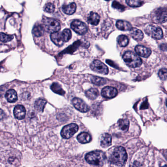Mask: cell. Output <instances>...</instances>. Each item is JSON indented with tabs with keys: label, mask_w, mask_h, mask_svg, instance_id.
Here are the masks:
<instances>
[{
	"label": "cell",
	"mask_w": 167,
	"mask_h": 167,
	"mask_svg": "<svg viewBox=\"0 0 167 167\" xmlns=\"http://www.w3.org/2000/svg\"><path fill=\"white\" fill-rule=\"evenodd\" d=\"M55 6L52 3H48L44 7L45 12L48 13H52L55 12Z\"/></svg>",
	"instance_id": "obj_34"
},
{
	"label": "cell",
	"mask_w": 167,
	"mask_h": 167,
	"mask_svg": "<svg viewBox=\"0 0 167 167\" xmlns=\"http://www.w3.org/2000/svg\"><path fill=\"white\" fill-rule=\"evenodd\" d=\"M105 1H109L110 0H105Z\"/></svg>",
	"instance_id": "obj_37"
},
{
	"label": "cell",
	"mask_w": 167,
	"mask_h": 167,
	"mask_svg": "<svg viewBox=\"0 0 167 167\" xmlns=\"http://www.w3.org/2000/svg\"><path fill=\"white\" fill-rule=\"evenodd\" d=\"M100 141L101 147L104 148H108L111 145V136L108 133H103L100 137Z\"/></svg>",
	"instance_id": "obj_15"
},
{
	"label": "cell",
	"mask_w": 167,
	"mask_h": 167,
	"mask_svg": "<svg viewBox=\"0 0 167 167\" xmlns=\"http://www.w3.org/2000/svg\"><path fill=\"white\" fill-rule=\"evenodd\" d=\"M117 41L120 47H125L129 43V38L125 35H120L117 38Z\"/></svg>",
	"instance_id": "obj_28"
},
{
	"label": "cell",
	"mask_w": 167,
	"mask_h": 167,
	"mask_svg": "<svg viewBox=\"0 0 167 167\" xmlns=\"http://www.w3.org/2000/svg\"><path fill=\"white\" fill-rule=\"evenodd\" d=\"M5 115V113L3 111H2V109H0V121L4 118Z\"/></svg>",
	"instance_id": "obj_36"
},
{
	"label": "cell",
	"mask_w": 167,
	"mask_h": 167,
	"mask_svg": "<svg viewBox=\"0 0 167 167\" xmlns=\"http://www.w3.org/2000/svg\"><path fill=\"white\" fill-rule=\"evenodd\" d=\"M5 98L10 103L15 102L18 100L17 93L14 89H9L7 91L5 94Z\"/></svg>",
	"instance_id": "obj_18"
},
{
	"label": "cell",
	"mask_w": 167,
	"mask_h": 167,
	"mask_svg": "<svg viewBox=\"0 0 167 167\" xmlns=\"http://www.w3.org/2000/svg\"><path fill=\"white\" fill-rule=\"evenodd\" d=\"M43 25L42 26H43L45 31L50 33L58 32L61 27L59 22L54 19L46 18L43 21Z\"/></svg>",
	"instance_id": "obj_4"
},
{
	"label": "cell",
	"mask_w": 167,
	"mask_h": 167,
	"mask_svg": "<svg viewBox=\"0 0 167 167\" xmlns=\"http://www.w3.org/2000/svg\"><path fill=\"white\" fill-rule=\"evenodd\" d=\"M148 108V103L147 102V101H146L143 102V103L141 105V107H140V109H147Z\"/></svg>",
	"instance_id": "obj_35"
},
{
	"label": "cell",
	"mask_w": 167,
	"mask_h": 167,
	"mask_svg": "<svg viewBox=\"0 0 167 167\" xmlns=\"http://www.w3.org/2000/svg\"><path fill=\"white\" fill-rule=\"evenodd\" d=\"M127 5L132 7H141L143 4V0H126Z\"/></svg>",
	"instance_id": "obj_29"
},
{
	"label": "cell",
	"mask_w": 167,
	"mask_h": 167,
	"mask_svg": "<svg viewBox=\"0 0 167 167\" xmlns=\"http://www.w3.org/2000/svg\"><path fill=\"white\" fill-rule=\"evenodd\" d=\"M13 114L17 119L21 120L25 117L26 111L25 108L22 105H17L14 107Z\"/></svg>",
	"instance_id": "obj_13"
},
{
	"label": "cell",
	"mask_w": 167,
	"mask_h": 167,
	"mask_svg": "<svg viewBox=\"0 0 167 167\" xmlns=\"http://www.w3.org/2000/svg\"><path fill=\"white\" fill-rule=\"evenodd\" d=\"M51 88L53 92H55V93L57 94L63 96L65 94V92L61 86L56 82L52 83L51 86Z\"/></svg>",
	"instance_id": "obj_24"
},
{
	"label": "cell",
	"mask_w": 167,
	"mask_h": 167,
	"mask_svg": "<svg viewBox=\"0 0 167 167\" xmlns=\"http://www.w3.org/2000/svg\"><path fill=\"white\" fill-rule=\"evenodd\" d=\"M145 32L151 37L155 39H161L163 37L162 30L160 27L154 26H149L145 28Z\"/></svg>",
	"instance_id": "obj_6"
},
{
	"label": "cell",
	"mask_w": 167,
	"mask_h": 167,
	"mask_svg": "<svg viewBox=\"0 0 167 167\" xmlns=\"http://www.w3.org/2000/svg\"><path fill=\"white\" fill-rule=\"evenodd\" d=\"M112 7L113 8L119 10L120 12H124L125 9V7H124L123 5H121L118 2L116 1H114L112 3Z\"/></svg>",
	"instance_id": "obj_32"
},
{
	"label": "cell",
	"mask_w": 167,
	"mask_h": 167,
	"mask_svg": "<svg viewBox=\"0 0 167 167\" xmlns=\"http://www.w3.org/2000/svg\"><path fill=\"white\" fill-rule=\"evenodd\" d=\"M44 28L43 26L38 25L33 27L32 33L35 37H41L44 33Z\"/></svg>",
	"instance_id": "obj_25"
},
{
	"label": "cell",
	"mask_w": 167,
	"mask_h": 167,
	"mask_svg": "<svg viewBox=\"0 0 167 167\" xmlns=\"http://www.w3.org/2000/svg\"><path fill=\"white\" fill-rule=\"evenodd\" d=\"M79 130V126L75 124H71L63 128L61 131V136L64 139L72 137Z\"/></svg>",
	"instance_id": "obj_5"
},
{
	"label": "cell",
	"mask_w": 167,
	"mask_h": 167,
	"mask_svg": "<svg viewBox=\"0 0 167 167\" xmlns=\"http://www.w3.org/2000/svg\"><path fill=\"white\" fill-rule=\"evenodd\" d=\"M77 139L81 144H86L91 142L92 137L87 132H82L77 136Z\"/></svg>",
	"instance_id": "obj_21"
},
{
	"label": "cell",
	"mask_w": 167,
	"mask_h": 167,
	"mask_svg": "<svg viewBox=\"0 0 167 167\" xmlns=\"http://www.w3.org/2000/svg\"><path fill=\"white\" fill-rule=\"evenodd\" d=\"M90 67L92 70L99 74L107 75L108 73V67L100 60H95L92 62Z\"/></svg>",
	"instance_id": "obj_8"
},
{
	"label": "cell",
	"mask_w": 167,
	"mask_h": 167,
	"mask_svg": "<svg viewBox=\"0 0 167 167\" xmlns=\"http://www.w3.org/2000/svg\"><path fill=\"white\" fill-rule=\"evenodd\" d=\"M47 104V101L44 99H38L36 101L34 104V108L39 112H43L45 106Z\"/></svg>",
	"instance_id": "obj_22"
},
{
	"label": "cell",
	"mask_w": 167,
	"mask_h": 167,
	"mask_svg": "<svg viewBox=\"0 0 167 167\" xmlns=\"http://www.w3.org/2000/svg\"><path fill=\"white\" fill-rule=\"evenodd\" d=\"M158 76L162 81H166L167 77V71L166 68H162L158 72Z\"/></svg>",
	"instance_id": "obj_33"
},
{
	"label": "cell",
	"mask_w": 167,
	"mask_h": 167,
	"mask_svg": "<svg viewBox=\"0 0 167 167\" xmlns=\"http://www.w3.org/2000/svg\"><path fill=\"white\" fill-rule=\"evenodd\" d=\"M51 39L52 41L57 46H62L65 43L64 40L62 33L60 32H57L52 33L51 35Z\"/></svg>",
	"instance_id": "obj_12"
},
{
	"label": "cell",
	"mask_w": 167,
	"mask_h": 167,
	"mask_svg": "<svg viewBox=\"0 0 167 167\" xmlns=\"http://www.w3.org/2000/svg\"><path fill=\"white\" fill-rule=\"evenodd\" d=\"M87 162L91 165L101 166L104 165L106 159V156L103 151L95 150L89 152L85 155Z\"/></svg>",
	"instance_id": "obj_2"
},
{
	"label": "cell",
	"mask_w": 167,
	"mask_h": 167,
	"mask_svg": "<svg viewBox=\"0 0 167 167\" xmlns=\"http://www.w3.org/2000/svg\"><path fill=\"white\" fill-rule=\"evenodd\" d=\"M123 58L126 65L131 68H136L142 65L141 58L132 52H126L123 55Z\"/></svg>",
	"instance_id": "obj_3"
},
{
	"label": "cell",
	"mask_w": 167,
	"mask_h": 167,
	"mask_svg": "<svg viewBox=\"0 0 167 167\" xmlns=\"http://www.w3.org/2000/svg\"><path fill=\"white\" fill-rule=\"evenodd\" d=\"M74 107L81 112L85 113L89 111V107L82 100L79 98H75L72 100Z\"/></svg>",
	"instance_id": "obj_10"
},
{
	"label": "cell",
	"mask_w": 167,
	"mask_h": 167,
	"mask_svg": "<svg viewBox=\"0 0 167 167\" xmlns=\"http://www.w3.org/2000/svg\"><path fill=\"white\" fill-rule=\"evenodd\" d=\"M87 21L92 25L97 26L100 21V16L97 13L91 12L88 17Z\"/></svg>",
	"instance_id": "obj_17"
},
{
	"label": "cell",
	"mask_w": 167,
	"mask_h": 167,
	"mask_svg": "<svg viewBox=\"0 0 167 167\" xmlns=\"http://www.w3.org/2000/svg\"><path fill=\"white\" fill-rule=\"evenodd\" d=\"M62 33L65 42L69 41L72 37V32L69 29H65L62 32Z\"/></svg>",
	"instance_id": "obj_31"
},
{
	"label": "cell",
	"mask_w": 167,
	"mask_h": 167,
	"mask_svg": "<svg viewBox=\"0 0 167 167\" xmlns=\"http://www.w3.org/2000/svg\"><path fill=\"white\" fill-rule=\"evenodd\" d=\"M130 31L131 36L135 40L141 41L143 39L144 34L141 30L136 28H132Z\"/></svg>",
	"instance_id": "obj_20"
},
{
	"label": "cell",
	"mask_w": 167,
	"mask_h": 167,
	"mask_svg": "<svg viewBox=\"0 0 167 167\" xmlns=\"http://www.w3.org/2000/svg\"><path fill=\"white\" fill-rule=\"evenodd\" d=\"M116 27L119 30L123 31H130L132 28V25L130 23L126 21H117Z\"/></svg>",
	"instance_id": "obj_16"
},
{
	"label": "cell",
	"mask_w": 167,
	"mask_h": 167,
	"mask_svg": "<svg viewBox=\"0 0 167 167\" xmlns=\"http://www.w3.org/2000/svg\"><path fill=\"white\" fill-rule=\"evenodd\" d=\"M135 51L137 55L145 58L150 56L151 54V50L143 46H137L135 48Z\"/></svg>",
	"instance_id": "obj_14"
},
{
	"label": "cell",
	"mask_w": 167,
	"mask_h": 167,
	"mask_svg": "<svg viewBox=\"0 0 167 167\" xmlns=\"http://www.w3.org/2000/svg\"><path fill=\"white\" fill-rule=\"evenodd\" d=\"M76 8V5L75 2H71L68 5H64L62 7L63 12L68 15H71L75 12Z\"/></svg>",
	"instance_id": "obj_19"
},
{
	"label": "cell",
	"mask_w": 167,
	"mask_h": 167,
	"mask_svg": "<svg viewBox=\"0 0 167 167\" xmlns=\"http://www.w3.org/2000/svg\"><path fill=\"white\" fill-rule=\"evenodd\" d=\"M154 18L156 22L164 23L167 21V9L166 8H159L155 11Z\"/></svg>",
	"instance_id": "obj_9"
},
{
	"label": "cell",
	"mask_w": 167,
	"mask_h": 167,
	"mask_svg": "<svg viewBox=\"0 0 167 167\" xmlns=\"http://www.w3.org/2000/svg\"><path fill=\"white\" fill-rule=\"evenodd\" d=\"M91 82L93 84L98 86L103 85L106 83V80L102 77L99 76H93L91 78Z\"/></svg>",
	"instance_id": "obj_27"
},
{
	"label": "cell",
	"mask_w": 167,
	"mask_h": 167,
	"mask_svg": "<svg viewBox=\"0 0 167 167\" xmlns=\"http://www.w3.org/2000/svg\"><path fill=\"white\" fill-rule=\"evenodd\" d=\"M119 126L120 130L124 131L125 132H126L129 130V125H130V122L127 119H120L119 120Z\"/></svg>",
	"instance_id": "obj_26"
},
{
	"label": "cell",
	"mask_w": 167,
	"mask_h": 167,
	"mask_svg": "<svg viewBox=\"0 0 167 167\" xmlns=\"http://www.w3.org/2000/svg\"><path fill=\"white\" fill-rule=\"evenodd\" d=\"M127 155L126 150L122 147H115L113 149L108 157V161L112 165L124 166L127 161Z\"/></svg>",
	"instance_id": "obj_1"
},
{
	"label": "cell",
	"mask_w": 167,
	"mask_h": 167,
	"mask_svg": "<svg viewBox=\"0 0 167 167\" xmlns=\"http://www.w3.org/2000/svg\"><path fill=\"white\" fill-rule=\"evenodd\" d=\"M86 96L92 100L97 99L99 96V92L98 89L96 88H91L85 93Z\"/></svg>",
	"instance_id": "obj_23"
},
{
	"label": "cell",
	"mask_w": 167,
	"mask_h": 167,
	"mask_svg": "<svg viewBox=\"0 0 167 167\" xmlns=\"http://www.w3.org/2000/svg\"><path fill=\"white\" fill-rule=\"evenodd\" d=\"M101 95L104 98L111 99L116 97L118 94V90L115 87L111 86L105 87L101 90Z\"/></svg>",
	"instance_id": "obj_11"
},
{
	"label": "cell",
	"mask_w": 167,
	"mask_h": 167,
	"mask_svg": "<svg viewBox=\"0 0 167 167\" xmlns=\"http://www.w3.org/2000/svg\"><path fill=\"white\" fill-rule=\"evenodd\" d=\"M71 27L73 31L80 35H84L88 31L87 26L83 22L78 20L73 21L71 24Z\"/></svg>",
	"instance_id": "obj_7"
},
{
	"label": "cell",
	"mask_w": 167,
	"mask_h": 167,
	"mask_svg": "<svg viewBox=\"0 0 167 167\" xmlns=\"http://www.w3.org/2000/svg\"><path fill=\"white\" fill-rule=\"evenodd\" d=\"M13 39V36L4 33H0V40L3 43L9 42Z\"/></svg>",
	"instance_id": "obj_30"
}]
</instances>
